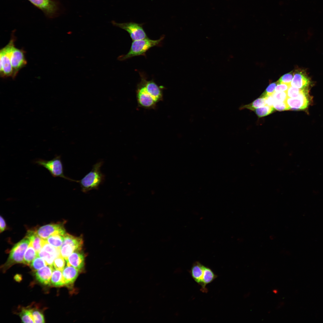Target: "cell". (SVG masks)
Returning <instances> with one entry per match:
<instances>
[{"label":"cell","instance_id":"cell-1","mask_svg":"<svg viewBox=\"0 0 323 323\" xmlns=\"http://www.w3.org/2000/svg\"><path fill=\"white\" fill-rule=\"evenodd\" d=\"M141 81L138 84L136 96L138 106L146 109H153L163 98L162 86H158L153 80H147L140 74Z\"/></svg>","mask_w":323,"mask_h":323},{"label":"cell","instance_id":"cell-2","mask_svg":"<svg viewBox=\"0 0 323 323\" xmlns=\"http://www.w3.org/2000/svg\"><path fill=\"white\" fill-rule=\"evenodd\" d=\"M103 163V162L101 161L95 164L91 170L78 181L82 192L86 193L93 190H97L103 183L105 177L100 168Z\"/></svg>","mask_w":323,"mask_h":323},{"label":"cell","instance_id":"cell-3","mask_svg":"<svg viewBox=\"0 0 323 323\" xmlns=\"http://www.w3.org/2000/svg\"><path fill=\"white\" fill-rule=\"evenodd\" d=\"M164 36H162L157 40H152L148 37L144 39L133 41L130 50L125 55L120 56L118 59L124 61L133 57L139 56H145L146 52L152 47L160 45L164 39Z\"/></svg>","mask_w":323,"mask_h":323},{"label":"cell","instance_id":"cell-4","mask_svg":"<svg viewBox=\"0 0 323 323\" xmlns=\"http://www.w3.org/2000/svg\"><path fill=\"white\" fill-rule=\"evenodd\" d=\"M30 242L29 239L25 236L14 246L10 251L7 260L2 266L4 270H6L16 263L24 264V255Z\"/></svg>","mask_w":323,"mask_h":323},{"label":"cell","instance_id":"cell-5","mask_svg":"<svg viewBox=\"0 0 323 323\" xmlns=\"http://www.w3.org/2000/svg\"><path fill=\"white\" fill-rule=\"evenodd\" d=\"M34 163L46 168L54 177H61L69 181L78 182V181L72 179L65 175L63 163L60 156H57L49 160L37 159L34 161Z\"/></svg>","mask_w":323,"mask_h":323},{"label":"cell","instance_id":"cell-6","mask_svg":"<svg viewBox=\"0 0 323 323\" xmlns=\"http://www.w3.org/2000/svg\"><path fill=\"white\" fill-rule=\"evenodd\" d=\"M14 38H12L8 44L0 50V74L2 77L13 75L11 63V54L14 45Z\"/></svg>","mask_w":323,"mask_h":323},{"label":"cell","instance_id":"cell-7","mask_svg":"<svg viewBox=\"0 0 323 323\" xmlns=\"http://www.w3.org/2000/svg\"><path fill=\"white\" fill-rule=\"evenodd\" d=\"M112 23L114 26L127 32L133 41L148 37L141 24L133 22L118 23L115 21Z\"/></svg>","mask_w":323,"mask_h":323},{"label":"cell","instance_id":"cell-8","mask_svg":"<svg viewBox=\"0 0 323 323\" xmlns=\"http://www.w3.org/2000/svg\"><path fill=\"white\" fill-rule=\"evenodd\" d=\"M24 51L16 48L14 46L11 54V63L13 70L12 78L14 79L22 68L27 64Z\"/></svg>","mask_w":323,"mask_h":323},{"label":"cell","instance_id":"cell-9","mask_svg":"<svg viewBox=\"0 0 323 323\" xmlns=\"http://www.w3.org/2000/svg\"><path fill=\"white\" fill-rule=\"evenodd\" d=\"M290 109L303 110L306 109L309 103L308 89H304L298 97H287L286 100Z\"/></svg>","mask_w":323,"mask_h":323},{"label":"cell","instance_id":"cell-10","mask_svg":"<svg viewBox=\"0 0 323 323\" xmlns=\"http://www.w3.org/2000/svg\"><path fill=\"white\" fill-rule=\"evenodd\" d=\"M36 230L38 235L44 240H46L49 236L54 234L64 236L66 233L63 225L60 223H51L44 225Z\"/></svg>","mask_w":323,"mask_h":323},{"label":"cell","instance_id":"cell-11","mask_svg":"<svg viewBox=\"0 0 323 323\" xmlns=\"http://www.w3.org/2000/svg\"><path fill=\"white\" fill-rule=\"evenodd\" d=\"M32 4L43 11L46 14L52 16L56 13L57 6L51 0H28Z\"/></svg>","mask_w":323,"mask_h":323},{"label":"cell","instance_id":"cell-12","mask_svg":"<svg viewBox=\"0 0 323 323\" xmlns=\"http://www.w3.org/2000/svg\"><path fill=\"white\" fill-rule=\"evenodd\" d=\"M310 83L309 79L304 72L298 71L294 74L291 83V86L298 89H307Z\"/></svg>","mask_w":323,"mask_h":323},{"label":"cell","instance_id":"cell-13","mask_svg":"<svg viewBox=\"0 0 323 323\" xmlns=\"http://www.w3.org/2000/svg\"><path fill=\"white\" fill-rule=\"evenodd\" d=\"M54 269L52 265H48L37 270L35 273L36 280L43 284H50L51 279Z\"/></svg>","mask_w":323,"mask_h":323},{"label":"cell","instance_id":"cell-14","mask_svg":"<svg viewBox=\"0 0 323 323\" xmlns=\"http://www.w3.org/2000/svg\"><path fill=\"white\" fill-rule=\"evenodd\" d=\"M80 251L74 252L66 260L67 266H71L78 270H81L83 268L84 264V256Z\"/></svg>","mask_w":323,"mask_h":323},{"label":"cell","instance_id":"cell-15","mask_svg":"<svg viewBox=\"0 0 323 323\" xmlns=\"http://www.w3.org/2000/svg\"><path fill=\"white\" fill-rule=\"evenodd\" d=\"M204 267L199 262L196 261L193 263L190 271L192 278L201 287L203 285Z\"/></svg>","mask_w":323,"mask_h":323},{"label":"cell","instance_id":"cell-16","mask_svg":"<svg viewBox=\"0 0 323 323\" xmlns=\"http://www.w3.org/2000/svg\"><path fill=\"white\" fill-rule=\"evenodd\" d=\"M62 271L65 285H68L73 283L78 275V270L71 266L67 265Z\"/></svg>","mask_w":323,"mask_h":323},{"label":"cell","instance_id":"cell-17","mask_svg":"<svg viewBox=\"0 0 323 323\" xmlns=\"http://www.w3.org/2000/svg\"><path fill=\"white\" fill-rule=\"evenodd\" d=\"M26 237L29 239L33 247L38 253L42 249L45 240L41 238L38 235L36 230H28Z\"/></svg>","mask_w":323,"mask_h":323},{"label":"cell","instance_id":"cell-18","mask_svg":"<svg viewBox=\"0 0 323 323\" xmlns=\"http://www.w3.org/2000/svg\"><path fill=\"white\" fill-rule=\"evenodd\" d=\"M217 277L210 268L205 266L203 285L201 288V291L204 292H207L208 290L206 288V285L212 282Z\"/></svg>","mask_w":323,"mask_h":323},{"label":"cell","instance_id":"cell-19","mask_svg":"<svg viewBox=\"0 0 323 323\" xmlns=\"http://www.w3.org/2000/svg\"><path fill=\"white\" fill-rule=\"evenodd\" d=\"M50 284L59 287L65 285L62 271L54 269L51 279Z\"/></svg>","mask_w":323,"mask_h":323},{"label":"cell","instance_id":"cell-20","mask_svg":"<svg viewBox=\"0 0 323 323\" xmlns=\"http://www.w3.org/2000/svg\"><path fill=\"white\" fill-rule=\"evenodd\" d=\"M37 256V253L30 242L24 255V264L29 265Z\"/></svg>","mask_w":323,"mask_h":323},{"label":"cell","instance_id":"cell-21","mask_svg":"<svg viewBox=\"0 0 323 323\" xmlns=\"http://www.w3.org/2000/svg\"><path fill=\"white\" fill-rule=\"evenodd\" d=\"M64 236L59 234H54L46 239L47 242L53 246L60 248L63 241Z\"/></svg>","mask_w":323,"mask_h":323},{"label":"cell","instance_id":"cell-22","mask_svg":"<svg viewBox=\"0 0 323 323\" xmlns=\"http://www.w3.org/2000/svg\"><path fill=\"white\" fill-rule=\"evenodd\" d=\"M266 105L265 98L260 97V98L256 99L251 103L245 105L241 108H246L253 111L255 109L262 107Z\"/></svg>","mask_w":323,"mask_h":323},{"label":"cell","instance_id":"cell-23","mask_svg":"<svg viewBox=\"0 0 323 323\" xmlns=\"http://www.w3.org/2000/svg\"><path fill=\"white\" fill-rule=\"evenodd\" d=\"M275 109L273 107L266 105L262 107L255 109L253 111L260 118L269 115L273 112Z\"/></svg>","mask_w":323,"mask_h":323},{"label":"cell","instance_id":"cell-24","mask_svg":"<svg viewBox=\"0 0 323 323\" xmlns=\"http://www.w3.org/2000/svg\"><path fill=\"white\" fill-rule=\"evenodd\" d=\"M38 255L43 259L47 265H52L56 256L53 254L48 252L42 249L37 253Z\"/></svg>","mask_w":323,"mask_h":323},{"label":"cell","instance_id":"cell-25","mask_svg":"<svg viewBox=\"0 0 323 323\" xmlns=\"http://www.w3.org/2000/svg\"><path fill=\"white\" fill-rule=\"evenodd\" d=\"M46 240H45L42 249L55 255L56 258L61 255L60 248L56 247L49 244Z\"/></svg>","mask_w":323,"mask_h":323},{"label":"cell","instance_id":"cell-26","mask_svg":"<svg viewBox=\"0 0 323 323\" xmlns=\"http://www.w3.org/2000/svg\"><path fill=\"white\" fill-rule=\"evenodd\" d=\"M19 315L23 323H34L31 309H23Z\"/></svg>","mask_w":323,"mask_h":323},{"label":"cell","instance_id":"cell-27","mask_svg":"<svg viewBox=\"0 0 323 323\" xmlns=\"http://www.w3.org/2000/svg\"><path fill=\"white\" fill-rule=\"evenodd\" d=\"M47 265L45 261L38 255L31 263L30 266L33 270L36 271Z\"/></svg>","mask_w":323,"mask_h":323},{"label":"cell","instance_id":"cell-28","mask_svg":"<svg viewBox=\"0 0 323 323\" xmlns=\"http://www.w3.org/2000/svg\"><path fill=\"white\" fill-rule=\"evenodd\" d=\"M65 264V259L60 255L56 258L54 260L53 266L55 269L62 271Z\"/></svg>","mask_w":323,"mask_h":323},{"label":"cell","instance_id":"cell-29","mask_svg":"<svg viewBox=\"0 0 323 323\" xmlns=\"http://www.w3.org/2000/svg\"><path fill=\"white\" fill-rule=\"evenodd\" d=\"M31 310L34 323H45V322L43 315L40 311L33 309H31Z\"/></svg>","mask_w":323,"mask_h":323},{"label":"cell","instance_id":"cell-30","mask_svg":"<svg viewBox=\"0 0 323 323\" xmlns=\"http://www.w3.org/2000/svg\"><path fill=\"white\" fill-rule=\"evenodd\" d=\"M304 89L297 88L291 86L287 92V97L292 98L298 97L303 92Z\"/></svg>","mask_w":323,"mask_h":323},{"label":"cell","instance_id":"cell-31","mask_svg":"<svg viewBox=\"0 0 323 323\" xmlns=\"http://www.w3.org/2000/svg\"><path fill=\"white\" fill-rule=\"evenodd\" d=\"M272 95L276 102L285 101L288 97L287 92H275Z\"/></svg>","mask_w":323,"mask_h":323},{"label":"cell","instance_id":"cell-32","mask_svg":"<svg viewBox=\"0 0 323 323\" xmlns=\"http://www.w3.org/2000/svg\"><path fill=\"white\" fill-rule=\"evenodd\" d=\"M277 84V81L270 84L260 97L265 98L272 95L275 92V88Z\"/></svg>","mask_w":323,"mask_h":323},{"label":"cell","instance_id":"cell-33","mask_svg":"<svg viewBox=\"0 0 323 323\" xmlns=\"http://www.w3.org/2000/svg\"><path fill=\"white\" fill-rule=\"evenodd\" d=\"M293 77V74L292 72L285 74L281 77L277 81L278 84L285 83L291 84V83Z\"/></svg>","mask_w":323,"mask_h":323},{"label":"cell","instance_id":"cell-34","mask_svg":"<svg viewBox=\"0 0 323 323\" xmlns=\"http://www.w3.org/2000/svg\"><path fill=\"white\" fill-rule=\"evenodd\" d=\"M273 107L275 109L279 111H283L290 110V109L286 101L282 102H274Z\"/></svg>","mask_w":323,"mask_h":323},{"label":"cell","instance_id":"cell-35","mask_svg":"<svg viewBox=\"0 0 323 323\" xmlns=\"http://www.w3.org/2000/svg\"><path fill=\"white\" fill-rule=\"evenodd\" d=\"M291 84L281 83L278 84L275 89V92H287Z\"/></svg>","mask_w":323,"mask_h":323},{"label":"cell","instance_id":"cell-36","mask_svg":"<svg viewBox=\"0 0 323 323\" xmlns=\"http://www.w3.org/2000/svg\"><path fill=\"white\" fill-rule=\"evenodd\" d=\"M7 228L6 224L4 219L1 216L0 218V232L1 233Z\"/></svg>","mask_w":323,"mask_h":323},{"label":"cell","instance_id":"cell-37","mask_svg":"<svg viewBox=\"0 0 323 323\" xmlns=\"http://www.w3.org/2000/svg\"><path fill=\"white\" fill-rule=\"evenodd\" d=\"M265 98L266 105L270 106L273 107L274 100L272 95L268 96Z\"/></svg>","mask_w":323,"mask_h":323},{"label":"cell","instance_id":"cell-38","mask_svg":"<svg viewBox=\"0 0 323 323\" xmlns=\"http://www.w3.org/2000/svg\"><path fill=\"white\" fill-rule=\"evenodd\" d=\"M19 276H20V275H17L16 276H15V279L16 280H17H17L19 281V280H20V278L21 279V277H20Z\"/></svg>","mask_w":323,"mask_h":323},{"label":"cell","instance_id":"cell-39","mask_svg":"<svg viewBox=\"0 0 323 323\" xmlns=\"http://www.w3.org/2000/svg\"><path fill=\"white\" fill-rule=\"evenodd\" d=\"M278 292V291L276 290H273V292L275 294L277 293Z\"/></svg>","mask_w":323,"mask_h":323}]
</instances>
